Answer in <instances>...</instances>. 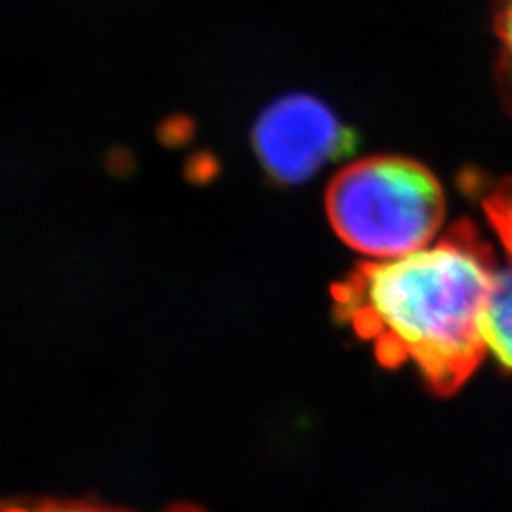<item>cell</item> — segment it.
Segmentation results:
<instances>
[{
	"instance_id": "cell-7",
	"label": "cell",
	"mask_w": 512,
	"mask_h": 512,
	"mask_svg": "<svg viewBox=\"0 0 512 512\" xmlns=\"http://www.w3.org/2000/svg\"><path fill=\"white\" fill-rule=\"evenodd\" d=\"M4 512H131L118 507H109L93 501H46L38 507H4ZM164 512H205L194 505H175Z\"/></svg>"
},
{
	"instance_id": "cell-2",
	"label": "cell",
	"mask_w": 512,
	"mask_h": 512,
	"mask_svg": "<svg viewBox=\"0 0 512 512\" xmlns=\"http://www.w3.org/2000/svg\"><path fill=\"white\" fill-rule=\"evenodd\" d=\"M446 213L437 177L401 156H374L342 169L327 190L334 232L357 253L387 260L427 247Z\"/></svg>"
},
{
	"instance_id": "cell-4",
	"label": "cell",
	"mask_w": 512,
	"mask_h": 512,
	"mask_svg": "<svg viewBox=\"0 0 512 512\" xmlns=\"http://www.w3.org/2000/svg\"><path fill=\"white\" fill-rule=\"evenodd\" d=\"M484 338L488 351L512 370V266L495 274L484 315Z\"/></svg>"
},
{
	"instance_id": "cell-6",
	"label": "cell",
	"mask_w": 512,
	"mask_h": 512,
	"mask_svg": "<svg viewBox=\"0 0 512 512\" xmlns=\"http://www.w3.org/2000/svg\"><path fill=\"white\" fill-rule=\"evenodd\" d=\"M495 37L499 42V74L512 105V0H495Z\"/></svg>"
},
{
	"instance_id": "cell-1",
	"label": "cell",
	"mask_w": 512,
	"mask_h": 512,
	"mask_svg": "<svg viewBox=\"0 0 512 512\" xmlns=\"http://www.w3.org/2000/svg\"><path fill=\"white\" fill-rule=\"evenodd\" d=\"M495 274L492 247L461 220L414 253L359 266L332 296L336 315L382 365H410L437 395H452L488 351L484 315Z\"/></svg>"
},
{
	"instance_id": "cell-5",
	"label": "cell",
	"mask_w": 512,
	"mask_h": 512,
	"mask_svg": "<svg viewBox=\"0 0 512 512\" xmlns=\"http://www.w3.org/2000/svg\"><path fill=\"white\" fill-rule=\"evenodd\" d=\"M467 186H473V190L478 192V202L490 220L495 234L512 256V179L486 183V179H476L471 173Z\"/></svg>"
},
{
	"instance_id": "cell-3",
	"label": "cell",
	"mask_w": 512,
	"mask_h": 512,
	"mask_svg": "<svg viewBox=\"0 0 512 512\" xmlns=\"http://www.w3.org/2000/svg\"><path fill=\"white\" fill-rule=\"evenodd\" d=\"M253 143L260 164L277 183L300 184L348 156L355 137L325 103L294 93L260 114Z\"/></svg>"
}]
</instances>
